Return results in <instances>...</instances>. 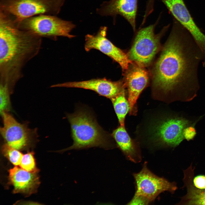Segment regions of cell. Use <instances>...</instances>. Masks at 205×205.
I'll return each instance as SVG.
<instances>
[{"instance_id": "6da1fadb", "label": "cell", "mask_w": 205, "mask_h": 205, "mask_svg": "<svg viewBox=\"0 0 205 205\" xmlns=\"http://www.w3.org/2000/svg\"><path fill=\"white\" fill-rule=\"evenodd\" d=\"M202 52L188 31L173 19L171 30L152 67V94L160 99L194 95L199 87Z\"/></svg>"}, {"instance_id": "7a4b0ae2", "label": "cell", "mask_w": 205, "mask_h": 205, "mask_svg": "<svg viewBox=\"0 0 205 205\" xmlns=\"http://www.w3.org/2000/svg\"><path fill=\"white\" fill-rule=\"evenodd\" d=\"M41 37L21 29L10 15L0 12V84L13 92L26 63L41 48Z\"/></svg>"}, {"instance_id": "3957f363", "label": "cell", "mask_w": 205, "mask_h": 205, "mask_svg": "<svg viewBox=\"0 0 205 205\" xmlns=\"http://www.w3.org/2000/svg\"><path fill=\"white\" fill-rule=\"evenodd\" d=\"M70 124L73 144L59 151L81 150L99 147L106 150L114 148L111 135L104 130L94 114L84 108H77L74 113L67 114Z\"/></svg>"}, {"instance_id": "277c9868", "label": "cell", "mask_w": 205, "mask_h": 205, "mask_svg": "<svg viewBox=\"0 0 205 205\" xmlns=\"http://www.w3.org/2000/svg\"><path fill=\"white\" fill-rule=\"evenodd\" d=\"M159 19L153 24L138 30L136 32L128 56L136 64L145 67L152 63L161 48L160 40L170 26L164 27L158 33L155 34V29Z\"/></svg>"}, {"instance_id": "5b68a950", "label": "cell", "mask_w": 205, "mask_h": 205, "mask_svg": "<svg viewBox=\"0 0 205 205\" xmlns=\"http://www.w3.org/2000/svg\"><path fill=\"white\" fill-rule=\"evenodd\" d=\"M65 0H1L0 10L10 15L17 24L36 15H54Z\"/></svg>"}, {"instance_id": "8992f818", "label": "cell", "mask_w": 205, "mask_h": 205, "mask_svg": "<svg viewBox=\"0 0 205 205\" xmlns=\"http://www.w3.org/2000/svg\"><path fill=\"white\" fill-rule=\"evenodd\" d=\"M188 121L177 116H163L155 120L149 126V139L157 146L175 147L184 139L183 132Z\"/></svg>"}, {"instance_id": "52a82bcc", "label": "cell", "mask_w": 205, "mask_h": 205, "mask_svg": "<svg viewBox=\"0 0 205 205\" xmlns=\"http://www.w3.org/2000/svg\"><path fill=\"white\" fill-rule=\"evenodd\" d=\"M18 25L21 29L41 38L56 39L62 36L70 38L75 37L70 32L75 25L54 15H40L32 17L24 20Z\"/></svg>"}, {"instance_id": "ba28073f", "label": "cell", "mask_w": 205, "mask_h": 205, "mask_svg": "<svg viewBox=\"0 0 205 205\" xmlns=\"http://www.w3.org/2000/svg\"><path fill=\"white\" fill-rule=\"evenodd\" d=\"M1 114L3 125L0 128V132L6 144L22 150L31 147L36 142V130L29 128L26 124L19 123L8 112H3Z\"/></svg>"}, {"instance_id": "9c48e42d", "label": "cell", "mask_w": 205, "mask_h": 205, "mask_svg": "<svg viewBox=\"0 0 205 205\" xmlns=\"http://www.w3.org/2000/svg\"><path fill=\"white\" fill-rule=\"evenodd\" d=\"M136 184L134 195L141 196L150 203L161 193L166 191L172 192L177 189L173 183L159 177L152 173L145 162L141 170L133 174Z\"/></svg>"}, {"instance_id": "30bf717a", "label": "cell", "mask_w": 205, "mask_h": 205, "mask_svg": "<svg viewBox=\"0 0 205 205\" xmlns=\"http://www.w3.org/2000/svg\"><path fill=\"white\" fill-rule=\"evenodd\" d=\"M107 31V27L102 26L96 34H87L85 37V50L87 51L93 49L99 50L117 62L122 71H125L132 64V61L128 55L106 38Z\"/></svg>"}, {"instance_id": "8fae6325", "label": "cell", "mask_w": 205, "mask_h": 205, "mask_svg": "<svg viewBox=\"0 0 205 205\" xmlns=\"http://www.w3.org/2000/svg\"><path fill=\"white\" fill-rule=\"evenodd\" d=\"M173 17L189 33L205 61V34L194 22L183 0H161Z\"/></svg>"}, {"instance_id": "7c38bea8", "label": "cell", "mask_w": 205, "mask_h": 205, "mask_svg": "<svg viewBox=\"0 0 205 205\" xmlns=\"http://www.w3.org/2000/svg\"><path fill=\"white\" fill-rule=\"evenodd\" d=\"M51 87L75 88L89 90L111 100L124 89L126 87L124 81H113L104 78L66 82L54 85Z\"/></svg>"}, {"instance_id": "4fadbf2b", "label": "cell", "mask_w": 205, "mask_h": 205, "mask_svg": "<svg viewBox=\"0 0 205 205\" xmlns=\"http://www.w3.org/2000/svg\"><path fill=\"white\" fill-rule=\"evenodd\" d=\"M144 67L136 64L126 70L124 82L128 89L130 115L136 114L137 100L149 82V73Z\"/></svg>"}, {"instance_id": "5bb4252c", "label": "cell", "mask_w": 205, "mask_h": 205, "mask_svg": "<svg viewBox=\"0 0 205 205\" xmlns=\"http://www.w3.org/2000/svg\"><path fill=\"white\" fill-rule=\"evenodd\" d=\"M138 0H110L103 2L97 10L102 16H111L115 18L117 15L123 17L136 30V18Z\"/></svg>"}, {"instance_id": "9a60e30c", "label": "cell", "mask_w": 205, "mask_h": 205, "mask_svg": "<svg viewBox=\"0 0 205 205\" xmlns=\"http://www.w3.org/2000/svg\"><path fill=\"white\" fill-rule=\"evenodd\" d=\"M38 173L30 172L15 166L9 171V182L14 193L28 196L36 192L40 184Z\"/></svg>"}, {"instance_id": "2e32d148", "label": "cell", "mask_w": 205, "mask_h": 205, "mask_svg": "<svg viewBox=\"0 0 205 205\" xmlns=\"http://www.w3.org/2000/svg\"><path fill=\"white\" fill-rule=\"evenodd\" d=\"M111 135L116 145L128 159L135 163L141 161V154L139 146L130 136L125 126L120 125L113 131Z\"/></svg>"}, {"instance_id": "e0dca14e", "label": "cell", "mask_w": 205, "mask_h": 205, "mask_svg": "<svg viewBox=\"0 0 205 205\" xmlns=\"http://www.w3.org/2000/svg\"><path fill=\"white\" fill-rule=\"evenodd\" d=\"M111 100L120 125L125 126L126 117L130 110L129 104L126 97L125 89Z\"/></svg>"}, {"instance_id": "ac0fdd59", "label": "cell", "mask_w": 205, "mask_h": 205, "mask_svg": "<svg viewBox=\"0 0 205 205\" xmlns=\"http://www.w3.org/2000/svg\"><path fill=\"white\" fill-rule=\"evenodd\" d=\"M185 198L187 204L205 205V189L191 187Z\"/></svg>"}, {"instance_id": "d6986e66", "label": "cell", "mask_w": 205, "mask_h": 205, "mask_svg": "<svg viewBox=\"0 0 205 205\" xmlns=\"http://www.w3.org/2000/svg\"><path fill=\"white\" fill-rule=\"evenodd\" d=\"M2 151L4 155L13 165H20L23 155L18 150L5 144L2 147Z\"/></svg>"}, {"instance_id": "ffe728a7", "label": "cell", "mask_w": 205, "mask_h": 205, "mask_svg": "<svg viewBox=\"0 0 205 205\" xmlns=\"http://www.w3.org/2000/svg\"><path fill=\"white\" fill-rule=\"evenodd\" d=\"M19 166L21 168L28 172L38 173L39 171L36 167L34 153L32 152L23 155Z\"/></svg>"}, {"instance_id": "44dd1931", "label": "cell", "mask_w": 205, "mask_h": 205, "mask_svg": "<svg viewBox=\"0 0 205 205\" xmlns=\"http://www.w3.org/2000/svg\"><path fill=\"white\" fill-rule=\"evenodd\" d=\"M193 183L196 188L205 189V176L199 175L196 177L194 179Z\"/></svg>"}, {"instance_id": "7402d4cb", "label": "cell", "mask_w": 205, "mask_h": 205, "mask_svg": "<svg viewBox=\"0 0 205 205\" xmlns=\"http://www.w3.org/2000/svg\"><path fill=\"white\" fill-rule=\"evenodd\" d=\"M196 134L195 129L191 126L186 127L183 132L184 138L188 141L192 139L196 135Z\"/></svg>"}, {"instance_id": "603a6c76", "label": "cell", "mask_w": 205, "mask_h": 205, "mask_svg": "<svg viewBox=\"0 0 205 205\" xmlns=\"http://www.w3.org/2000/svg\"><path fill=\"white\" fill-rule=\"evenodd\" d=\"M149 202L144 198L134 195L131 200L127 204L128 205H145Z\"/></svg>"}, {"instance_id": "cb8c5ba5", "label": "cell", "mask_w": 205, "mask_h": 205, "mask_svg": "<svg viewBox=\"0 0 205 205\" xmlns=\"http://www.w3.org/2000/svg\"><path fill=\"white\" fill-rule=\"evenodd\" d=\"M154 0H148L146 7L149 9H152L153 7Z\"/></svg>"}, {"instance_id": "d4e9b609", "label": "cell", "mask_w": 205, "mask_h": 205, "mask_svg": "<svg viewBox=\"0 0 205 205\" xmlns=\"http://www.w3.org/2000/svg\"><path fill=\"white\" fill-rule=\"evenodd\" d=\"M203 67H204V66H203Z\"/></svg>"}]
</instances>
